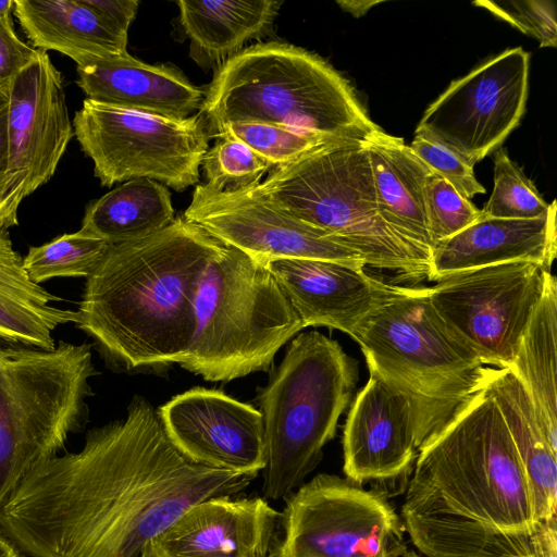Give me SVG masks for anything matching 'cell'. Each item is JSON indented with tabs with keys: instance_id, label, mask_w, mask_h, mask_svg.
Returning a JSON list of instances; mask_svg holds the SVG:
<instances>
[{
	"instance_id": "cell-20",
	"label": "cell",
	"mask_w": 557,
	"mask_h": 557,
	"mask_svg": "<svg viewBox=\"0 0 557 557\" xmlns=\"http://www.w3.org/2000/svg\"><path fill=\"white\" fill-rule=\"evenodd\" d=\"M556 201L535 219L480 218L433 245L430 281L513 261H532L549 271L556 257Z\"/></svg>"
},
{
	"instance_id": "cell-3",
	"label": "cell",
	"mask_w": 557,
	"mask_h": 557,
	"mask_svg": "<svg viewBox=\"0 0 557 557\" xmlns=\"http://www.w3.org/2000/svg\"><path fill=\"white\" fill-rule=\"evenodd\" d=\"M223 246L184 216L109 245L86 278L75 326L115 368L160 372L178 364L195 329L200 277Z\"/></svg>"
},
{
	"instance_id": "cell-44",
	"label": "cell",
	"mask_w": 557,
	"mask_h": 557,
	"mask_svg": "<svg viewBox=\"0 0 557 557\" xmlns=\"http://www.w3.org/2000/svg\"><path fill=\"white\" fill-rule=\"evenodd\" d=\"M140 557H146V556H140Z\"/></svg>"
},
{
	"instance_id": "cell-25",
	"label": "cell",
	"mask_w": 557,
	"mask_h": 557,
	"mask_svg": "<svg viewBox=\"0 0 557 557\" xmlns=\"http://www.w3.org/2000/svg\"><path fill=\"white\" fill-rule=\"evenodd\" d=\"M275 0L177 1L190 57L218 69L252 39L267 36L282 5Z\"/></svg>"
},
{
	"instance_id": "cell-26",
	"label": "cell",
	"mask_w": 557,
	"mask_h": 557,
	"mask_svg": "<svg viewBox=\"0 0 557 557\" xmlns=\"http://www.w3.org/2000/svg\"><path fill=\"white\" fill-rule=\"evenodd\" d=\"M60 300L28 277L10 232H0V342L53 349L55 329L77 321L76 311L52 305Z\"/></svg>"
},
{
	"instance_id": "cell-14",
	"label": "cell",
	"mask_w": 557,
	"mask_h": 557,
	"mask_svg": "<svg viewBox=\"0 0 557 557\" xmlns=\"http://www.w3.org/2000/svg\"><path fill=\"white\" fill-rule=\"evenodd\" d=\"M183 216L263 264L276 259L363 262L327 232L277 210L250 187L218 191L198 185Z\"/></svg>"
},
{
	"instance_id": "cell-29",
	"label": "cell",
	"mask_w": 557,
	"mask_h": 557,
	"mask_svg": "<svg viewBox=\"0 0 557 557\" xmlns=\"http://www.w3.org/2000/svg\"><path fill=\"white\" fill-rule=\"evenodd\" d=\"M109 244L79 231L60 235L40 246L28 248L23 265L36 284L55 277H88Z\"/></svg>"
},
{
	"instance_id": "cell-5",
	"label": "cell",
	"mask_w": 557,
	"mask_h": 557,
	"mask_svg": "<svg viewBox=\"0 0 557 557\" xmlns=\"http://www.w3.org/2000/svg\"><path fill=\"white\" fill-rule=\"evenodd\" d=\"M277 210L319 227L356 251L364 264L401 281L429 280L431 252L382 218L366 141L326 146L273 168L250 187Z\"/></svg>"
},
{
	"instance_id": "cell-35",
	"label": "cell",
	"mask_w": 557,
	"mask_h": 557,
	"mask_svg": "<svg viewBox=\"0 0 557 557\" xmlns=\"http://www.w3.org/2000/svg\"><path fill=\"white\" fill-rule=\"evenodd\" d=\"M409 148L435 174L470 200L485 188L476 180L473 166L455 151L421 134H414Z\"/></svg>"
},
{
	"instance_id": "cell-38",
	"label": "cell",
	"mask_w": 557,
	"mask_h": 557,
	"mask_svg": "<svg viewBox=\"0 0 557 557\" xmlns=\"http://www.w3.org/2000/svg\"><path fill=\"white\" fill-rule=\"evenodd\" d=\"M107 23L119 32L126 34L134 21L139 1L137 0H84Z\"/></svg>"
},
{
	"instance_id": "cell-30",
	"label": "cell",
	"mask_w": 557,
	"mask_h": 557,
	"mask_svg": "<svg viewBox=\"0 0 557 557\" xmlns=\"http://www.w3.org/2000/svg\"><path fill=\"white\" fill-rule=\"evenodd\" d=\"M243 141L273 168L290 163L326 146L347 143L314 132L289 126L233 123L218 132Z\"/></svg>"
},
{
	"instance_id": "cell-11",
	"label": "cell",
	"mask_w": 557,
	"mask_h": 557,
	"mask_svg": "<svg viewBox=\"0 0 557 557\" xmlns=\"http://www.w3.org/2000/svg\"><path fill=\"white\" fill-rule=\"evenodd\" d=\"M270 557H404V524L382 493L320 473L285 499Z\"/></svg>"
},
{
	"instance_id": "cell-18",
	"label": "cell",
	"mask_w": 557,
	"mask_h": 557,
	"mask_svg": "<svg viewBox=\"0 0 557 557\" xmlns=\"http://www.w3.org/2000/svg\"><path fill=\"white\" fill-rule=\"evenodd\" d=\"M278 518L263 497H210L189 506L141 556L270 557Z\"/></svg>"
},
{
	"instance_id": "cell-43",
	"label": "cell",
	"mask_w": 557,
	"mask_h": 557,
	"mask_svg": "<svg viewBox=\"0 0 557 557\" xmlns=\"http://www.w3.org/2000/svg\"><path fill=\"white\" fill-rule=\"evenodd\" d=\"M404 557H420L419 555H417L414 552H408L404 555Z\"/></svg>"
},
{
	"instance_id": "cell-16",
	"label": "cell",
	"mask_w": 557,
	"mask_h": 557,
	"mask_svg": "<svg viewBox=\"0 0 557 557\" xmlns=\"http://www.w3.org/2000/svg\"><path fill=\"white\" fill-rule=\"evenodd\" d=\"M7 98L4 170L24 182L28 196L53 176L74 136L63 78L47 52L13 78Z\"/></svg>"
},
{
	"instance_id": "cell-4",
	"label": "cell",
	"mask_w": 557,
	"mask_h": 557,
	"mask_svg": "<svg viewBox=\"0 0 557 557\" xmlns=\"http://www.w3.org/2000/svg\"><path fill=\"white\" fill-rule=\"evenodd\" d=\"M200 115L216 133L260 123L368 141L382 132L346 78L318 54L281 41L242 49L216 69Z\"/></svg>"
},
{
	"instance_id": "cell-24",
	"label": "cell",
	"mask_w": 557,
	"mask_h": 557,
	"mask_svg": "<svg viewBox=\"0 0 557 557\" xmlns=\"http://www.w3.org/2000/svg\"><path fill=\"white\" fill-rule=\"evenodd\" d=\"M483 388L498 407L520 456L537 520L557 527V453L542 432L528 392L508 368L486 367Z\"/></svg>"
},
{
	"instance_id": "cell-31",
	"label": "cell",
	"mask_w": 557,
	"mask_h": 557,
	"mask_svg": "<svg viewBox=\"0 0 557 557\" xmlns=\"http://www.w3.org/2000/svg\"><path fill=\"white\" fill-rule=\"evenodd\" d=\"M494 187L481 214L499 219H535L550 208L532 181L504 148L494 151Z\"/></svg>"
},
{
	"instance_id": "cell-15",
	"label": "cell",
	"mask_w": 557,
	"mask_h": 557,
	"mask_svg": "<svg viewBox=\"0 0 557 557\" xmlns=\"http://www.w3.org/2000/svg\"><path fill=\"white\" fill-rule=\"evenodd\" d=\"M171 443L190 461L256 478L265 466L261 412L221 389L194 387L162 405Z\"/></svg>"
},
{
	"instance_id": "cell-40",
	"label": "cell",
	"mask_w": 557,
	"mask_h": 557,
	"mask_svg": "<svg viewBox=\"0 0 557 557\" xmlns=\"http://www.w3.org/2000/svg\"><path fill=\"white\" fill-rule=\"evenodd\" d=\"M337 3L346 11L350 12L355 16L364 14L371 7L375 5L376 1H357L350 3V1H337Z\"/></svg>"
},
{
	"instance_id": "cell-2",
	"label": "cell",
	"mask_w": 557,
	"mask_h": 557,
	"mask_svg": "<svg viewBox=\"0 0 557 557\" xmlns=\"http://www.w3.org/2000/svg\"><path fill=\"white\" fill-rule=\"evenodd\" d=\"M401 521L425 557H557V527L537 520L524 467L485 388L419 449Z\"/></svg>"
},
{
	"instance_id": "cell-23",
	"label": "cell",
	"mask_w": 557,
	"mask_h": 557,
	"mask_svg": "<svg viewBox=\"0 0 557 557\" xmlns=\"http://www.w3.org/2000/svg\"><path fill=\"white\" fill-rule=\"evenodd\" d=\"M366 146L382 218L409 242L431 252L425 185L432 171L401 138L383 131Z\"/></svg>"
},
{
	"instance_id": "cell-37",
	"label": "cell",
	"mask_w": 557,
	"mask_h": 557,
	"mask_svg": "<svg viewBox=\"0 0 557 557\" xmlns=\"http://www.w3.org/2000/svg\"><path fill=\"white\" fill-rule=\"evenodd\" d=\"M26 196L24 182L0 170V232L18 224V208Z\"/></svg>"
},
{
	"instance_id": "cell-8",
	"label": "cell",
	"mask_w": 557,
	"mask_h": 557,
	"mask_svg": "<svg viewBox=\"0 0 557 557\" xmlns=\"http://www.w3.org/2000/svg\"><path fill=\"white\" fill-rule=\"evenodd\" d=\"M191 341L178 364L209 382L270 370L305 329L265 264L224 244L199 281Z\"/></svg>"
},
{
	"instance_id": "cell-7",
	"label": "cell",
	"mask_w": 557,
	"mask_h": 557,
	"mask_svg": "<svg viewBox=\"0 0 557 557\" xmlns=\"http://www.w3.org/2000/svg\"><path fill=\"white\" fill-rule=\"evenodd\" d=\"M358 382V362L318 331L293 338L268 384L258 388L265 466L262 494L285 499L313 471L336 434Z\"/></svg>"
},
{
	"instance_id": "cell-9",
	"label": "cell",
	"mask_w": 557,
	"mask_h": 557,
	"mask_svg": "<svg viewBox=\"0 0 557 557\" xmlns=\"http://www.w3.org/2000/svg\"><path fill=\"white\" fill-rule=\"evenodd\" d=\"M91 345L51 350L0 342V510L24 475L88 421Z\"/></svg>"
},
{
	"instance_id": "cell-10",
	"label": "cell",
	"mask_w": 557,
	"mask_h": 557,
	"mask_svg": "<svg viewBox=\"0 0 557 557\" xmlns=\"http://www.w3.org/2000/svg\"><path fill=\"white\" fill-rule=\"evenodd\" d=\"M72 124L102 186L150 178L182 191L199 181L209 147L200 114L173 120L85 99Z\"/></svg>"
},
{
	"instance_id": "cell-21",
	"label": "cell",
	"mask_w": 557,
	"mask_h": 557,
	"mask_svg": "<svg viewBox=\"0 0 557 557\" xmlns=\"http://www.w3.org/2000/svg\"><path fill=\"white\" fill-rule=\"evenodd\" d=\"M86 99L112 107L183 120L200 109L203 91L169 64H147L128 52L77 66Z\"/></svg>"
},
{
	"instance_id": "cell-33",
	"label": "cell",
	"mask_w": 557,
	"mask_h": 557,
	"mask_svg": "<svg viewBox=\"0 0 557 557\" xmlns=\"http://www.w3.org/2000/svg\"><path fill=\"white\" fill-rule=\"evenodd\" d=\"M425 202L433 245L461 232L481 215V210L433 172L426 180Z\"/></svg>"
},
{
	"instance_id": "cell-34",
	"label": "cell",
	"mask_w": 557,
	"mask_h": 557,
	"mask_svg": "<svg viewBox=\"0 0 557 557\" xmlns=\"http://www.w3.org/2000/svg\"><path fill=\"white\" fill-rule=\"evenodd\" d=\"M495 16L506 21L521 33L532 36L540 47L557 46L555 2L550 0L475 1Z\"/></svg>"
},
{
	"instance_id": "cell-41",
	"label": "cell",
	"mask_w": 557,
	"mask_h": 557,
	"mask_svg": "<svg viewBox=\"0 0 557 557\" xmlns=\"http://www.w3.org/2000/svg\"><path fill=\"white\" fill-rule=\"evenodd\" d=\"M15 545L0 530V557H22Z\"/></svg>"
},
{
	"instance_id": "cell-32",
	"label": "cell",
	"mask_w": 557,
	"mask_h": 557,
	"mask_svg": "<svg viewBox=\"0 0 557 557\" xmlns=\"http://www.w3.org/2000/svg\"><path fill=\"white\" fill-rule=\"evenodd\" d=\"M206 152L201 165L207 186L218 191H236L252 187L273 165L243 141L230 135L219 136Z\"/></svg>"
},
{
	"instance_id": "cell-22",
	"label": "cell",
	"mask_w": 557,
	"mask_h": 557,
	"mask_svg": "<svg viewBox=\"0 0 557 557\" xmlns=\"http://www.w3.org/2000/svg\"><path fill=\"white\" fill-rule=\"evenodd\" d=\"M12 12L33 48L60 52L77 66L127 53V35L84 0H15Z\"/></svg>"
},
{
	"instance_id": "cell-39",
	"label": "cell",
	"mask_w": 557,
	"mask_h": 557,
	"mask_svg": "<svg viewBox=\"0 0 557 557\" xmlns=\"http://www.w3.org/2000/svg\"><path fill=\"white\" fill-rule=\"evenodd\" d=\"M8 98L0 92V170L4 169L7 158Z\"/></svg>"
},
{
	"instance_id": "cell-36",
	"label": "cell",
	"mask_w": 557,
	"mask_h": 557,
	"mask_svg": "<svg viewBox=\"0 0 557 557\" xmlns=\"http://www.w3.org/2000/svg\"><path fill=\"white\" fill-rule=\"evenodd\" d=\"M39 50L21 40L13 25L0 20V92L7 94L13 78L28 65Z\"/></svg>"
},
{
	"instance_id": "cell-17",
	"label": "cell",
	"mask_w": 557,
	"mask_h": 557,
	"mask_svg": "<svg viewBox=\"0 0 557 557\" xmlns=\"http://www.w3.org/2000/svg\"><path fill=\"white\" fill-rule=\"evenodd\" d=\"M265 265L304 327L321 325L351 337L379 310L413 288L368 275L360 261L276 259Z\"/></svg>"
},
{
	"instance_id": "cell-28",
	"label": "cell",
	"mask_w": 557,
	"mask_h": 557,
	"mask_svg": "<svg viewBox=\"0 0 557 557\" xmlns=\"http://www.w3.org/2000/svg\"><path fill=\"white\" fill-rule=\"evenodd\" d=\"M174 219L168 188L150 178H134L91 201L78 231L112 245L147 237Z\"/></svg>"
},
{
	"instance_id": "cell-13",
	"label": "cell",
	"mask_w": 557,
	"mask_h": 557,
	"mask_svg": "<svg viewBox=\"0 0 557 557\" xmlns=\"http://www.w3.org/2000/svg\"><path fill=\"white\" fill-rule=\"evenodd\" d=\"M530 54L507 49L453 81L424 111L416 134L474 165L502 147L520 124L529 92Z\"/></svg>"
},
{
	"instance_id": "cell-19",
	"label": "cell",
	"mask_w": 557,
	"mask_h": 557,
	"mask_svg": "<svg viewBox=\"0 0 557 557\" xmlns=\"http://www.w3.org/2000/svg\"><path fill=\"white\" fill-rule=\"evenodd\" d=\"M344 473L362 485L405 474L418 456L407 398L374 374L357 394L343 432Z\"/></svg>"
},
{
	"instance_id": "cell-42",
	"label": "cell",
	"mask_w": 557,
	"mask_h": 557,
	"mask_svg": "<svg viewBox=\"0 0 557 557\" xmlns=\"http://www.w3.org/2000/svg\"><path fill=\"white\" fill-rule=\"evenodd\" d=\"M13 0H0V20L12 24L11 11H13Z\"/></svg>"
},
{
	"instance_id": "cell-1",
	"label": "cell",
	"mask_w": 557,
	"mask_h": 557,
	"mask_svg": "<svg viewBox=\"0 0 557 557\" xmlns=\"http://www.w3.org/2000/svg\"><path fill=\"white\" fill-rule=\"evenodd\" d=\"M126 411L89 430L78 451L35 465L8 496L0 530L21 554L140 557L189 506L255 479L187 459L144 397Z\"/></svg>"
},
{
	"instance_id": "cell-6",
	"label": "cell",
	"mask_w": 557,
	"mask_h": 557,
	"mask_svg": "<svg viewBox=\"0 0 557 557\" xmlns=\"http://www.w3.org/2000/svg\"><path fill=\"white\" fill-rule=\"evenodd\" d=\"M352 338L369 373L409 401L418 451L483 388L486 367L437 313L428 287L383 307Z\"/></svg>"
},
{
	"instance_id": "cell-12",
	"label": "cell",
	"mask_w": 557,
	"mask_h": 557,
	"mask_svg": "<svg viewBox=\"0 0 557 557\" xmlns=\"http://www.w3.org/2000/svg\"><path fill=\"white\" fill-rule=\"evenodd\" d=\"M545 271L532 261L490 265L445 276L428 294L484 366L504 369L511 366L541 297Z\"/></svg>"
},
{
	"instance_id": "cell-27",
	"label": "cell",
	"mask_w": 557,
	"mask_h": 557,
	"mask_svg": "<svg viewBox=\"0 0 557 557\" xmlns=\"http://www.w3.org/2000/svg\"><path fill=\"white\" fill-rule=\"evenodd\" d=\"M557 281L544 272V286L508 368L533 404L542 432L557 453Z\"/></svg>"
}]
</instances>
